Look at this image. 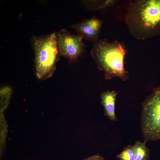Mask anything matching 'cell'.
<instances>
[{"instance_id":"cell-4","label":"cell","mask_w":160,"mask_h":160,"mask_svg":"<svg viewBox=\"0 0 160 160\" xmlns=\"http://www.w3.org/2000/svg\"><path fill=\"white\" fill-rule=\"evenodd\" d=\"M141 127L145 143L160 140V88L154 90L142 103Z\"/></svg>"},{"instance_id":"cell-6","label":"cell","mask_w":160,"mask_h":160,"mask_svg":"<svg viewBox=\"0 0 160 160\" xmlns=\"http://www.w3.org/2000/svg\"><path fill=\"white\" fill-rule=\"evenodd\" d=\"M103 23L102 20L93 16L80 23L73 24L71 26L81 39H85L93 43L99 39V34Z\"/></svg>"},{"instance_id":"cell-1","label":"cell","mask_w":160,"mask_h":160,"mask_svg":"<svg viewBox=\"0 0 160 160\" xmlns=\"http://www.w3.org/2000/svg\"><path fill=\"white\" fill-rule=\"evenodd\" d=\"M122 7L121 19L134 38L145 40L159 32L160 0H127Z\"/></svg>"},{"instance_id":"cell-5","label":"cell","mask_w":160,"mask_h":160,"mask_svg":"<svg viewBox=\"0 0 160 160\" xmlns=\"http://www.w3.org/2000/svg\"><path fill=\"white\" fill-rule=\"evenodd\" d=\"M56 34L60 55L73 62L77 60L85 52L86 46L77 34L64 29Z\"/></svg>"},{"instance_id":"cell-9","label":"cell","mask_w":160,"mask_h":160,"mask_svg":"<svg viewBox=\"0 0 160 160\" xmlns=\"http://www.w3.org/2000/svg\"><path fill=\"white\" fill-rule=\"evenodd\" d=\"M144 142L137 141L133 145L135 153V160H149L150 157L149 149Z\"/></svg>"},{"instance_id":"cell-8","label":"cell","mask_w":160,"mask_h":160,"mask_svg":"<svg viewBox=\"0 0 160 160\" xmlns=\"http://www.w3.org/2000/svg\"><path fill=\"white\" fill-rule=\"evenodd\" d=\"M80 3L89 10L95 11L104 10L112 7L118 2L116 0H82Z\"/></svg>"},{"instance_id":"cell-2","label":"cell","mask_w":160,"mask_h":160,"mask_svg":"<svg viewBox=\"0 0 160 160\" xmlns=\"http://www.w3.org/2000/svg\"><path fill=\"white\" fill-rule=\"evenodd\" d=\"M93 43L92 57L98 69L104 72L105 79L117 77L123 81L128 80V73L124 65L126 51L123 44L116 40L109 42L106 39H99Z\"/></svg>"},{"instance_id":"cell-10","label":"cell","mask_w":160,"mask_h":160,"mask_svg":"<svg viewBox=\"0 0 160 160\" xmlns=\"http://www.w3.org/2000/svg\"><path fill=\"white\" fill-rule=\"evenodd\" d=\"M116 157L120 160H135V153L133 145L127 146Z\"/></svg>"},{"instance_id":"cell-7","label":"cell","mask_w":160,"mask_h":160,"mask_svg":"<svg viewBox=\"0 0 160 160\" xmlns=\"http://www.w3.org/2000/svg\"><path fill=\"white\" fill-rule=\"evenodd\" d=\"M117 93L115 91H106L101 95V104L104 107V114L112 121H116L115 104Z\"/></svg>"},{"instance_id":"cell-3","label":"cell","mask_w":160,"mask_h":160,"mask_svg":"<svg viewBox=\"0 0 160 160\" xmlns=\"http://www.w3.org/2000/svg\"><path fill=\"white\" fill-rule=\"evenodd\" d=\"M34 47L37 77L43 79L51 77L60 55L56 33L36 38Z\"/></svg>"},{"instance_id":"cell-11","label":"cell","mask_w":160,"mask_h":160,"mask_svg":"<svg viewBox=\"0 0 160 160\" xmlns=\"http://www.w3.org/2000/svg\"><path fill=\"white\" fill-rule=\"evenodd\" d=\"M82 160H105L101 155L99 154H95Z\"/></svg>"}]
</instances>
